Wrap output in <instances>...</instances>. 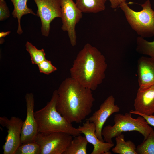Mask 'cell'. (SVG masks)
<instances>
[{
    "label": "cell",
    "instance_id": "obj_24",
    "mask_svg": "<svg viewBox=\"0 0 154 154\" xmlns=\"http://www.w3.org/2000/svg\"><path fill=\"white\" fill-rule=\"evenodd\" d=\"M10 12L5 0H0V21L6 20L10 16Z\"/></svg>",
    "mask_w": 154,
    "mask_h": 154
},
{
    "label": "cell",
    "instance_id": "obj_15",
    "mask_svg": "<svg viewBox=\"0 0 154 154\" xmlns=\"http://www.w3.org/2000/svg\"><path fill=\"white\" fill-rule=\"evenodd\" d=\"M10 0L14 6L12 15L14 18H17V19L18 27L17 33L21 35L23 32L21 25V20L22 16L28 14H31L34 15H36V14L31 9L27 7V3L28 0Z\"/></svg>",
    "mask_w": 154,
    "mask_h": 154
},
{
    "label": "cell",
    "instance_id": "obj_20",
    "mask_svg": "<svg viewBox=\"0 0 154 154\" xmlns=\"http://www.w3.org/2000/svg\"><path fill=\"white\" fill-rule=\"evenodd\" d=\"M137 154H154V130L136 148Z\"/></svg>",
    "mask_w": 154,
    "mask_h": 154
},
{
    "label": "cell",
    "instance_id": "obj_21",
    "mask_svg": "<svg viewBox=\"0 0 154 154\" xmlns=\"http://www.w3.org/2000/svg\"><path fill=\"white\" fill-rule=\"evenodd\" d=\"M25 46L26 49L31 57L32 64L38 65L46 59L43 49H38L28 41L26 42Z\"/></svg>",
    "mask_w": 154,
    "mask_h": 154
},
{
    "label": "cell",
    "instance_id": "obj_17",
    "mask_svg": "<svg viewBox=\"0 0 154 154\" xmlns=\"http://www.w3.org/2000/svg\"><path fill=\"white\" fill-rule=\"evenodd\" d=\"M116 145L112 149V152L119 154H137L136 146L130 140L125 141L124 135L121 134L116 137Z\"/></svg>",
    "mask_w": 154,
    "mask_h": 154
},
{
    "label": "cell",
    "instance_id": "obj_13",
    "mask_svg": "<svg viewBox=\"0 0 154 154\" xmlns=\"http://www.w3.org/2000/svg\"><path fill=\"white\" fill-rule=\"evenodd\" d=\"M135 111L146 115L154 114V85L147 88H138L134 100Z\"/></svg>",
    "mask_w": 154,
    "mask_h": 154
},
{
    "label": "cell",
    "instance_id": "obj_1",
    "mask_svg": "<svg viewBox=\"0 0 154 154\" xmlns=\"http://www.w3.org/2000/svg\"><path fill=\"white\" fill-rule=\"evenodd\" d=\"M57 90V109L69 122L80 123L91 113L95 101L91 90L70 77Z\"/></svg>",
    "mask_w": 154,
    "mask_h": 154
},
{
    "label": "cell",
    "instance_id": "obj_10",
    "mask_svg": "<svg viewBox=\"0 0 154 154\" xmlns=\"http://www.w3.org/2000/svg\"><path fill=\"white\" fill-rule=\"evenodd\" d=\"M120 111L119 107L115 104L114 97L111 95L100 105L99 109L86 119L94 124L96 135L101 141H104L102 135V131L105 122L111 115Z\"/></svg>",
    "mask_w": 154,
    "mask_h": 154
},
{
    "label": "cell",
    "instance_id": "obj_6",
    "mask_svg": "<svg viewBox=\"0 0 154 154\" xmlns=\"http://www.w3.org/2000/svg\"><path fill=\"white\" fill-rule=\"evenodd\" d=\"M73 137L62 132L38 133L34 141L39 146L41 154H63L73 139Z\"/></svg>",
    "mask_w": 154,
    "mask_h": 154
},
{
    "label": "cell",
    "instance_id": "obj_3",
    "mask_svg": "<svg viewBox=\"0 0 154 154\" xmlns=\"http://www.w3.org/2000/svg\"><path fill=\"white\" fill-rule=\"evenodd\" d=\"M57 90H54L50 101L42 109L34 112L38 133H51L62 132L73 137L80 135L77 128L58 111L56 106L58 100Z\"/></svg>",
    "mask_w": 154,
    "mask_h": 154
},
{
    "label": "cell",
    "instance_id": "obj_14",
    "mask_svg": "<svg viewBox=\"0 0 154 154\" xmlns=\"http://www.w3.org/2000/svg\"><path fill=\"white\" fill-rule=\"evenodd\" d=\"M139 88L142 89L154 85V58L142 56L137 61Z\"/></svg>",
    "mask_w": 154,
    "mask_h": 154
},
{
    "label": "cell",
    "instance_id": "obj_22",
    "mask_svg": "<svg viewBox=\"0 0 154 154\" xmlns=\"http://www.w3.org/2000/svg\"><path fill=\"white\" fill-rule=\"evenodd\" d=\"M15 154H41L39 145L34 140L21 143Z\"/></svg>",
    "mask_w": 154,
    "mask_h": 154
},
{
    "label": "cell",
    "instance_id": "obj_12",
    "mask_svg": "<svg viewBox=\"0 0 154 154\" xmlns=\"http://www.w3.org/2000/svg\"><path fill=\"white\" fill-rule=\"evenodd\" d=\"M81 133L84 134L88 142L92 144L94 149L91 154H111L110 150L114 146V143L101 141L96 134L94 124L86 120L82 126L77 128Z\"/></svg>",
    "mask_w": 154,
    "mask_h": 154
},
{
    "label": "cell",
    "instance_id": "obj_19",
    "mask_svg": "<svg viewBox=\"0 0 154 154\" xmlns=\"http://www.w3.org/2000/svg\"><path fill=\"white\" fill-rule=\"evenodd\" d=\"M136 50L139 53L154 58V40L147 41L141 36L136 39Z\"/></svg>",
    "mask_w": 154,
    "mask_h": 154
},
{
    "label": "cell",
    "instance_id": "obj_26",
    "mask_svg": "<svg viewBox=\"0 0 154 154\" xmlns=\"http://www.w3.org/2000/svg\"><path fill=\"white\" fill-rule=\"evenodd\" d=\"M109 1L110 3L111 8L114 9L118 7L123 2L126 1V0H109Z\"/></svg>",
    "mask_w": 154,
    "mask_h": 154
},
{
    "label": "cell",
    "instance_id": "obj_25",
    "mask_svg": "<svg viewBox=\"0 0 154 154\" xmlns=\"http://www.w3.org/2000/svg\"><path fill=\"white\" fill-rule=\"evenodd\" d=\"M129 112L131 114H136L142 116L149 125L154 127V114L149 115H146L133 110H131Z\"/></svg>",
    "mask_w": 154,
    "mask_h": 154
},
{
    "label": "cell",
    "instance_id": "obj_16",
    "mask_svg": "<svg viewBox=\"0 0 154 154\" xmlns=\"http://www.w3.org/2000/svg\"><path fill=\"white\" fill-rule=\"evenodd\" d=\"M107 0H76V4L83 13H96L104 11Z\"/></svg>",
    "mask_w": 154,
    "mask_h": 154
},
{
    "label": "cell",
    "instance_id": "obj_2",
    "mask_svg": "<svg viewBox=\"0 0 154 154\" xmlns=\"http://www.w3.org/2000/svg\"><path fill=\"white\" fill-rule=\"evenodd\" d=\"M107 68L104 56L87 43L74 61L70 70L71 77L84 86L95 90L105 79Z\"/></svg>",
    "mask_w": 154,
    "mask_h": 154
},
{
    "label": "cell",
    "instance_id": "obj_18",
    "mask_svg": "<svg viewBox=\"0 0 154 154\" xmlns=\"http://www.w3.org/2000/svg\"><path fill=\"white\" fill-rule=\"evenodd\" d=\"M88 142L85 136L74 137L63 154H86Z\"/></svg>",
    "mask_w": 154,
    "mask_h": 154
},
{
    "label": "cell",
    "instance_id": "obj_27",
    "mask_svg": "<svg viewBox=\"0 0 154 154\" xmlns=\"http://www.w3.org/2000/svg\"><path fill=\"white\" fill-rule=\"evenodd\" d=\"M11 33L9 31L7 32H1L0 33V38H2L3 37H5Z\"/></svg>",
    "mask_w": 154,
    "mask_h": 154
},
{
    "label": "cell",
    "instance_id": "obj_7",
    "mask_svg": "<svg viewBox=\"0 0 154 154\" xmlns=\"http://www.w3.org/2000/svg\"><path fill=\"white\" fill-rule=\"evenodd\" d=\"M60 1L62 23L61 29L67 32L70 43L74 46L76 43V25L82 18L83 13L73 0H60Z\"/></svg>",
    "mask_w": 154,
    "mask_h": 154
},
{
    "label": "cell",
    "instance_id": "obj_5",
    "mask_svg": "<svg viewBox=\"0 0 154 154\" xmlns=\"http://www.w3.org/2000/svg\"><path fill=\"white\" fill-rule=\"evenodd\" d=\"M142 9L135 11L131 9L126 1L119 7L123 11L126 19L133 29L142 37L154 36V11L149 0L141 5Z\"/></svg>",
    "mask_w": 154,
    "mask_h": 154
},
{
    "label": "cell",
    "instance_id": "obj_8",
    "mask_svg": "<svg viewBox=\"0 0 154 154\" xmlns=\"http://www.w3.org/2000/svg\"><path fill=\"white\" fill-rule=\"evenodd\" d=\"M33 0L37 7L36 15L41 20L42 35L47 37L49 34L51 23L56 18L61 17L60 0Z\"/></svg>",
    "mask_w": 154,
    "mask_h": 154
},
{
    "label": "cell",
    "instance_id": "obj_11",
    "mask_svg": "<svg viewBox=\"0 0 154 154\" xmlns=\"http://www.w3.org/2000/svg\"><path fill=\"white\" fill-rule=\"evenodd\" d=\"M26 117L23 121L21 133V144L33 140L38 133L37 122L34 116V100L32 93L26 94Z\"/></svg>",
    "mask_w": 154,
    "mask_h": 154
},
{
    "label": "cell",
    "instance_id": "obj_23",
    "mask_svg": "<svg viewBox=\"0 0 154 154\" xmlns=\"http://www.w3.org/2000/svg\"><path fill=\"white\" fill-rule=\"evenodd\" d=\"M40 72L46 74H49L57 70L50 60L46 59L37 65Z\"/></svg>",
    "mask_w": 154,
    "mask_h": 154
},
{
    "label": "cell",
    "instance_id": "obj_4",
    "mask_svg": "<svg viewBox=\"0 0 154 154\" xmlns=\"http://www.w3.org/2000/svg\"><path fill=\"white\" fill-rule=\"evenodd\" d=\"M131 114L129 112L114 115V125L106 126L102 130V135L105 142L113 143V138L128 131L138 132L143 136L144 140L147 137L153 129L143 117L139 116L137 118H134Z\"/></svg>",
    "mask_w": 154,
    "mask_h": 154
},
{
    "label": "cell",
    "instance_id": "obj_9",
    "mask_svg": "<svg viewBox=\"0 0 154 154\" xmlns=\"http://www.w3.org/2000/svg\"><path fill=\"white\" fill-rule=\"evenodd\" d=\"M23 121L15 116L10 119L5 116L0 117V123L5 127L8 133L5 142L3 146L4 154H15L18 148L21 144V133Z\"/></svg>",
    "mask_w": 154,
    "mask_h": 154
}]
</instances>
